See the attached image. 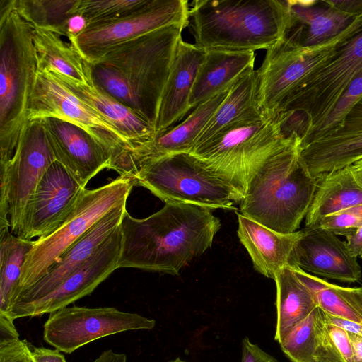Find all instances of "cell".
<instances>
[{
	"instance_id": "836d02e7",
	"label": "cell",
	"mask_w": 362,
	"mask_h": 362,
	"mask_svg": "<svg viewBox=\"0 0 362 362\" xmlns=\"http://www.w3.org/2000/svg\"><path fill=\"white\" fill-rule=\"evenodd\" d=\"M78 0H13L14 8L34 28L59 34L66 21L74 16Z\"/></svg>"
},
{
	"instance_id": "f907efd6",
	"label": "cell",
	"mask_w": 362,
	"mask_h": 362,
	"mask_svg": "<svg viewBox=\"0 0 362 362\" xmlns=\"http://www.w3.org/2000/svg\"><path fill=\"white\" fill-rule=\"evenodd\" d=\"M347 210L362 219V204Z\"/></svg>"
},
{
	"instance_id": "c3c4849f",
	"label": "cell",
	"mask_w": 362,
	"mask_h": 362,
	"mask_svg": "<svg viewBox=\"0 0 362 362\" xmlns=\"http://www.w3.org/2000/svg\"><path fill=\"white\" fill-rule=\"evenodd\" d=\"M350 168L357 182L362 187V159L350 165Z\"/></svg>"
},
{
	"instance_id": "44dd1931",
	"label": "cell",
	"mask_w": 362,
	"mask_h": 362,
	"mask_svg": "<svg viewBox=\"0 0 362 362\" xmlns=\"http://www.w3.org/2000/svg\"><path fill=\"white\" fill-rule=\"evenodd\" d=\"M362 159V98L331 134L301 147L300 161L310 175L349 167Z\"/></svg>"
},
{
	"instance_id": "ac0fdd59",
	"label": "cell",
	"mask_w": 362,
	"mask_h": 362,
	"mask_svg": "<svg viewBox=\"0 0 362 362\" xmlns=\"http://www.w3.org/2000/svg\"><path fill=\"white\" fill-rule=\"evenodd\" d=\"M290 259V267L344 283L359 282L362 269L345 241L321 228H305Z\"/></svg>"
},
{
	"instance_id": "5bb4252c",
	"label": "cell",
	"mask_w": 362,
	"mask_h": 362,
	"mask_svg": "<svg viewBox=\"0 0 362 362\" xmlns=\"http://www.w3.org/2000/svg\"><path fill=\"white\" fill-rule=\"evenodd\" d=\"M186 0H151L145 8L115 21L89 25L69 40L90 64L119 45L175 24H189Z\"/></svg>"
},
{
	"instance_id": "cb8c5ba5",
	"label": "cell",
	"mask_w": 362,
	"mask_h": 362,
	"mask_svg": "<svg viewBox=\"0 0 362 362\" xmlns=\"http://www.w3.org/2000/svg\"><path fill=\"white\" fill-rule=\"evenodd\" d=\"M238 222L240 242L249 253L256 271L274 279L277 272L290 266L291 255L303 230L279 233L241 214H238Z\"/></svg>"
},
{
	"instance_id": "603a6c76",
	"label": "cell",
	"mask_w": 362,
	"mask_h": 362,
	"mask_svg": "<svg viewBox=\"0 0 362 362\" xmlns=\"http://www.w3.org/2000/svg\"><path fill=\"white\" fill-rule=\"evenodd\" d=\"M286 2L289 20L282 41L293 47H311L327 42L356 19L330 6L325 1Z\"/></svg>"
},
{
	"instance_id": "277c9868",
	"label": "cell",
	"mask_w": 362,
	"mask_h": 362,
	"mask_svg": "<svg viewBox=\"0 0 362 362\" xmlns=\"http://www.w3.org/2000/svg\"><path fill=\"white\" fill-rule=\"evenodd\" d=\"M288 20L283 0H197L189 13L194 44L205 51L267 50L283 40Z\"/></svg>"
},
{
	"instance_id": "484cf974",
	"label": "cell",
	"mask_w": 362,
	"mask_h": 362,
	"mask_svg": "<svg viewBox=\"0 0 362 362\" xmlns=\"http://www.w3.org/2000/svg\"><path fill=\"white\" fill-rule=\"evenodd\" d=\"M255 52L206 51L189 100L191 109L232 86L254 69Z\"/></svg>"
},
{
	"instance_id": "52a82bcc",
	"label": "cell",
	"mask_w": 362,
	"mask_h": 362,
	"mask_svg": "<svg viewBox=\"0 0 362 362\" xmlns=\"http://www.w3.org/2000/svg\"><path fill=\"white\" fill-rule=\"evenodd\" d=\"M296 132L286 135L279 112H258L224 128L190 153L230 178L245 193L256 168Z\"/></svg>"
},
{
	"instance_id": "ab89813d",
	"label": "cell",
	"mask_w": 362,
	"mask_h": 362,
	"mask_svg": "<svg viewBox=\"0 0 362 362\" xmlns=\"http://www.w3.org/2000/svg\"><path fill=\"white\" fill-rule=\"evenodd\" d=\"M241 362H278L277 360L252 343L247 337L242 341Z\"/></svg>"
},
{
	"instance_id": "f546056e",
	"label": "cell",
	"mask_w": 362,
	"mask_h": 362,
	"mask_svg": "<svg viewBox=\"0 0 362 362\" xmlns=\"http://www.w3.org/2000/svg\"><path fill=\"white\" fill-rule=\"evenodd\" d=\"M258 89L257 71L252 69L231 86L228 95L198 136L192 150L231 124L262 110Z\"/></svg>"
},
{
	"instance_id": "bcb514c9",
	"label": "cell",
	"mask_w": 362,
	"mask_h": 362,
	"mask_svg": "<svg viewBox=\"0 0 362 362\" xmlns=\"http://www.w3.org/2000/svg\"><path fill=\"white\" fill-rule=\"evenodd\" d=\"M93 362H127V356L124 354H119L112 350L104 351Z\"/></svg>"
},
{
	"instance_id": "f35d334b",
	"label": "cell",
	"mask_w": 362,
	"mask_h": 362,
	"mask_svg": "<svg viewBox=\"0 0 362 362\" xmlns=\"http://www.w3.org/2000/svg\"><path fill=\"white\" fill-rule=\"evenodd\" d=\"M330 337L345 362H354V353L349 334L334 325L327 324Z\"/></svg>"
},
{
	"instance_id": "83f0119b",
	"label": "cell",
	"mask_w": 362,
	"mask_h": 362,
	"mask_svg": "<svg viewBox=\"0 0 362 362\" xmlns=\"http://www.w3.org/2000/svg\"><path fill=\"white\" fill-rule=\"evenodd\" d=\"M305 228H315L325 216L362 204V187L350 166L317 177Z\"/></svg>"
},
{
	"instance_id": "7dc6e473",
	"label": "cell",
	"mask_w": 362,
	"mask_h": 362,
	"mask_svg": "<svg viewBox=\"0 0 362 362\" xmlns=\"http://www.w3.org/2000/svg\"><path fill=\"white\" fill-rule=\"evenodd\" d=\"M352 344L354 362H362V337L349 333Z\"/></svg>"
},
{
	"instance_id": "ba28073f",
	"label": "cell",
	"mask_w": 362,
	"mask_h": 362,
	"mask_svg": "<svg viewBox=\"0 0 362 362\" xmlns=\"http://www.w3.org/2000/svg\"><path fill=\"white\" fill-rule=\"evenodd\" d=\"M133 187L130 179L119 175L100 187L86 188L76 209L62 226L35 240L23 265L16 296L40 279L51 264L103 216L126 204Z\"/></svg>"
},
{
	"instance_id": "60d3db41",
	"label": "cell",
	"mask_w": 362,
	"mask_h": 362,
	"mask_svg": "<svg viewBox=\"0 0 362 362\" xmlns=\"http://www.w3.org/2000/svg\"><path fill=\"white\" fill-rule=\"evenodd\" d=\"M325 2L352 18H356L362 16V0H345V1H325Z\"/></svg>"
},
{
	"instance_id": "4316f807",
	"label": "cell",
	"mask_w": 362,
	"mask_h": 362,
	"mask_svg": "<svg viewBox=\"0 0 362 362\" xmlns=\"http://www.w3.org/2000/svg\"><path fill=\"white\" fill-rule=\"evenodd\" d=\"M325 315L317 307L279 342L291 362H345L330 337Z\"/></svg>"
},
{
	"instance_id": "7402d4cb",
	"label": "cell",
	"mask_w": 362,
	"mask_h": 362,
	"mask_svg": "<svg viewBox=\"0 0 362 362\" xmlns=\"http://www.w3.org/2000/svg\"><path fill=\"white\" fill-rule=\"evenodd\" d=\"M206 51L182 39L178 42L159 107L156 134L175 125L192 110L189 100Z\"/></svg>"
},
{
	"instance_id": "8d00e7d4",
	"label": "cell",
	"mask_w": 362,
	"mask_h": 362,
	"mask_svg": "<svg viewBox=\"0 0 362 362\" xmlns=\"http://www.w3.org/2000/svg\"><path fill=\"white\" fill-rule=\"evenodd\" d=\"M362 226V219L349 210L337 212L323 218L317 227L336 235L347 237Z\"/></svg>"
},
{
	"instance_id": "9c48e42d",
	"label": "cell",
	"mask_w": 362,
	"mask_h": 362,
	"mask_svg": "<svg viewBox=\"0 0 362 362\" xmlns=\"http://www.w3.org/2000/svg\"><path fill=\"white\" fill-rule=\"evenodd\" d=\"M49 117L67 121L89 133L110 152L111 169L120 175L133 145L53 73L37 71L28 101L27 120Z\"/></svg>"
},
{
	"instance_id": "30bf717a",
	"label": "cell",
	"mask_w": 362,
	"mask_h": 362,
	"mask_svg": "<svg viewBox=\"0 0 362 362\" xmlns=\"http://www.w3.org/2000/svg\"><path fill=\"white\" fill-rule=\"evenodd\" d=\"M55 161L42 119L29 120L13 158L0 167V228L17 235L38 183Z\"/></svg>"
},
{
	"instance_id": "681fc988",
	"label": "cell",
	"mask_w": 362,
	"mask_h": 362,
	"mask_svg": "<svg viewBox=\"0 0 362 362\" xmlns=\"http://www.w3.org/2000/svg\"><path fill=\"white\" fill-rule=\"evenodd\" d=\"M353 293L355 300L362 312V285L360 287H354Z\"/></svg>"
},
{
	"instance_id": "d4e9b609",
	"label": "cell",
	"mask_w": 362,
	"mask_h": 362,
	"mask_svg": "<svg viewBox=\"0 0 362 362\" xmlns=\"http://www.w3.org/2000/svg\"><path fill=\"white\" fill-rule=\"evenodd\" d=\"M53 74L76 96L112 124L134 148L154 138L156 130L150 123L103 90Z\"/></svg>"
},
{
	"instance_id": "b9f144b4",
	"label": "cell",
	"mask_w": 362,
	"mask_h": 362,
	"mask_svg": "<svg viewBox=\"0 0 362 362\" xmlns=\"http://www.w3.org/2000/svg\"><path fill=\"white\" fill-rule=\"evenodd\" d=\"M325 319L327 324L338 327L348 333L356 334L362 337V325L358 322L326 313Z\"/></svg>"
},
{
	"instance_id": "7a4b0ae2",
	"label": "cell",
	"mask_w": 362,
	"mask_h": 362,
	"mask_svg": "<svg viewBox=\"0 0 362 362\" xmlns=\"http://www.w3.org/2000/svg\"><path fill=\"white\" fill-rule=\"evenodd\" d=\"M186 26L171 25L110 49L90 63L93 85L133 110L156 130L163 92Z\"/></svg>"
},
{
	"instance_id": "74e56055",
	"label": "cell",
	"mask_w": 362,
	"mask_h": 362,
	"mask_svg": "<svg viewBox=\"0 0 362 362\" xmlns=\"http://www.w3.org/2000/svg\"><path fill=\"white\" fill-rule=\"evenodd\" d=\"M30 347L19 338L0 341V362H35Z\"/></svg>"
},
{
	"instance_id": "f1b7e54d",
	"label": "cell",
	"mask_w": 362,
	"mask_h": 362,
	"mask_svg": "<svg viewBox=\"0 0 362 362\" xmlns=\"http://www.w3.org/2000/svg\"><path fill=\"white\" fill-rule=\"evenodd\" d=\"M61 36L51 30L35 28L37 71H51L80 84L93 85L90 64Z\"/></svg>"
},
{
	"instance_id": "d6986e66",
	"label": "cell",
	"mask_w": 362,
	"mask_h": 362,
	"mask_svg": "<svg viewBox=\"0 0 362 362\" xmlns=\"http://www.w3.org/2000/svg\"><path fill=\"white\" fill-rule=\"evenodd\" d=\"M42 121L56 160L83 187L99 172L111 169L110 152L83 129L57 118Z\"/></svg>"
},
{
	"instance_id": "ffe728a7",
	"label": "cell",
	"mask_w": 362,
	"mask_h": 362,
	"mask_svg": "<svg viewBox=\"0 0 362 362\" xmlns=\"http://www.w3.org/2000/svg\"><path fill=\"white\" fill-rule=\"evenodd\" d=\"M231 86L204 101L181 122L155 135L129 153L122 177H130L143 164L157 158L180 153H190L196 140L228 95Z\"/></svg>"
},
{
	"instance_id": "816d5d0a",
	"label": "cell",
	"mask_w": 362,
	"mask_h": 362,
	"mask_svg": "<svg viewBox=\"0 0 362 362\" xmlns=\"http://www.w3.org/2000/svg\"><path fill=\"white\" fill-rule=\"evenodd\" d=\"M170 362H186V361H183V360L180 359V358H175V360L171 361H170Z\"/></svg>"
},
{
	"instance_id": "d6a6232c",
	"label": "cell",
	"mask_w": 362,
	"mask_h": 362,
	"mask_svg": "<svg viewBox=\"0 0 362 362\" xmlns=\"http://www.w3.org/2000/svg\"><path fill=\"white\" fill-rule=\"evenodd\" d=\"M292 269L297 277L312 291L317 307L325 313L362 325V312L355 300L353 288L331 284L298 267Z\"/></svg>"
},
{
	"instance_id": "e0dca14e",
	"label": "cell",
	"mask_w": 362,
	"mask_h": 362,
	"mask_svg": "<svg viewBox=\"0 0 362 362\" xmlns=\"http://www.w3.org/2000/svg\"><path fill=\"white\" fill-rule=\"evenodd\" d=\"M126 210V204L110 210L66 249L40 279L21 291L13 301L9 319L12 320L14 314L52 291L67 276L83 266L120 226Z\"/></svg>"
},
{
	"instance_id": "4dcf8cb0",
	"label": "cell",
	"mask_w": 362,
	"mask_h": 362,
	"mask_svg": "<svg viewBox=\"0 0 362 362\" xmlns=\"http://www.w3.org/2000/svg\"><path fill=\"white\" fill-rule=\"evenodd\" d=\"M276 325L274 339L279 343L298 322L317 307L309 288L296 275L290 266L276 272Z\"/></svg>"
},
{
	"instance_id": "8992f818",
	"label": "cell",
	"mask_w": 362,
	"mask_h": 362,
	"mask_svg": "<svg viewBox=\"0 0 362 362\" xmlns=\"http://www.w3.org/2000/svg\"><path fill=\"white\" fill-rule=\"evenodd\" d=\"M165 204H189L210 209H234L245 192L230 178L191 153L165 156L141 165L130 177Z\"/></svg>"
},
{
	"instance_id": "8fae6325",
	"label": "cell",
	"mask_w": 362,
	"mask_h": 362,
	"mask_svg": "<svg viewBox=\"0 0 362 362\" xmlns=\"http://www.w3.org/2000/svg\"><path fill=\"white\" fill-rule=\"evenodd\" d=\"M362 28V16L323 44L297 47L279 41L266 51L257 71L259 103L262 110L276 112L303 80L330 58L337 49Z\"/></svg>"
},
{
	"instance_id": "e575fe53",
	"label": "cell",
	"mask_w": 362,
	"mask_h": 362,
	"mask_svg": "<svg viewBox=\"0 0 362 362\" xmlns=\"http://www.w3.org/2000/svg\"><path fill=\"white\" fill-rule=\"evenodd\" d=\"M362 98V71L349 83L334 107L302 136L301 147L337 130L353 106Z\"/></svg>"
},
{
	"instance_id": "3957f363",
	"label": "cell",
	"mask_w": 362,
	"mask_h": 362,
	"mask_svg": "<svg viewBox=\"0 0 362 362\" xmlns=\"http://www.w3.org/2000/svg\"><path fill=\"white\" fill-rule=\"evenodd\" d=\"M301 144L294 135L256 168L240 202L242 215L279 233L297 231L318 181L300 161Z\"/></svg>"
},
{
	"instance_id": "1f68e13d",
	"label": "cell",
	"mask_w": 362,
	"mask_h": 362,
	"mask_svg": "<svg viewBox=\"0 0 362 362\" xmlns=\"http://www.w3.org/2000/svg\"><path fill=\"white\" fill-rule=\"evenodd\" d=\"M34 242L16 236L10 227L0 228V315L8 319L23 267Z\"/></svg>"
},
{
	"instance_id": "6da1fadb",
	"label": "cell",
	"mask_w": 362,
	"mask_h": 362,
	"mask_svg": "<svg viewBox=\"0 0 362 362\" xmlns=\"http://www.w3.org/2000/svg\"><path fill=\"white\" fill-rule=\"evenodd\" d=\"M212 209L189 204H165L145 218L126 210L120 223L119 268L178 275L211 245L221 228Z\"/></svg>"
},
{
	"instance_id": "7bdbcfd3",
	"label": "cell",
	"mask_w": 362,
	"mask_h": 362,
	"mask_svg": "<svg viewBox=\"0 0 362 362\" xmlns=\"http://www.w3.org/2000/svg\"><path fill=\"white\" fill-rule=\"evenodd\" d=\"M35 362H66L64 356L57 349L32 347Z\"/></svg>"
},
{
	"instance_id": "2e32d148",
	"label": "cell",
	"mask_w": 362,
	"mask_h": 362,
	"mask_svg": "<svg viewBox=\"0 0 362 362\" xmlns=\"http://www.w3.org/2000/svg\"><path fill=\"white\" fill-rule=\"evenodd\" d=\"M122 247L120 226L86 262L43 298L14 314L11 320L51 313L91 293L115 269Z\"/></svg>"
},
{
	"instance_id": "9a60e30c",
	"label": "cell",
	"mask_w": 362,
	"mask_h": 362,
	"mask_svg": "<svg viewBox=\"0 0 362 362\" xmlns=\"http://www.w3.org/2000/svg\"><path fill=\"white\" fill-rule=\"evenodd\" d=\"M85 189L64 166L53 163L38 183L16 236L32 240L54 232L76 209Z\"/></svg>"
},
{
	"instance_id": "7c38bea8",
	"label": "cell",
	"mask_w": 362,
	"mask_h": 362,
	"mask_svg": "<svg viewBox=\"0 0 362 362\" xmlns=\"http://www.w3.org/2000/svg\"><path fill=\"white\" fill-rule=\"evenodd\" d=\"M361 71L362 28L308 74L276 111L301 113L306 122L305 132L328 114Z\"/></svg>"
},
{
	"instance_id": "4fadbf2b",
	"label": "cell",
	"mask_w": 362,
	"mask_h": 362,
	"mask_svg": "<svg viewBox=\"0 0 362 362\" xmlns=\"http://www.w3.org/2000/svg\"><path fill=\"white\" fill-rule=\"evenodd\" d=\"M153 319L113 307L74 305L49 313L44 324V340L65 354L100 338L129 330L152 329Z\"/></svg>"
},
{
	"instance_id": "ee69618b",
	"label": "cell",
	"mask_w": 362,
	"mask_h": 362,
	"mask_svg": "<svg viewBox=\"0 0 362 362\" xmlns=\"http://www.w3.org/2000/svg\"><path fill=\"white\" fill-rule=\"evenodd\" d=\"M346 247L355 257L362 258V226L351 235L346 237Z\"/></svg>"
},
{
	"instance_id": "f6af8a7d",
	"label": "cell",
	"mask_w": 362,
	"mask_h": 362,
	"mask_svg": "<svg viewBox=\"0 0 362 362\" xmlns=\"http://www.w3.org/2000/svg\"><path fill=\"white\" fill-rule=\"evenodd\" d=\"M19 338L13 321L0 315V341Z\"/></svg>"
},
{
	"instance_id": "d590c367",
	"label": "cell",
	"mask_w": 362,
	"mask_h": 362,
	"mask_svg": "<svg viewBox=\"0 0 362 362\" xmlns=\"http://www.w3.org/2000/svg\"><path fill=\"white\" fill-rule=\"evenodd\" d=\"M151 0H78L74 15L83 17L87 25L115 21L145 8Z\"/></svg>"
},
{
	"instance_id": "5b68a950",
	"label": "cell",
	"mask_w": 362,
	"mask_h": 362,
	"mask_svg": "<svg viewBox=\"0 0 362 362\" xmlns=\"http://www.w3.org/2000/svg\"><path fill=\"white\" fill-rule=\"evenodd\" d=\"M34 30L13 0H0V167L13 158L28 123L37 71Z\"/></svg>"
}]
</instances>
